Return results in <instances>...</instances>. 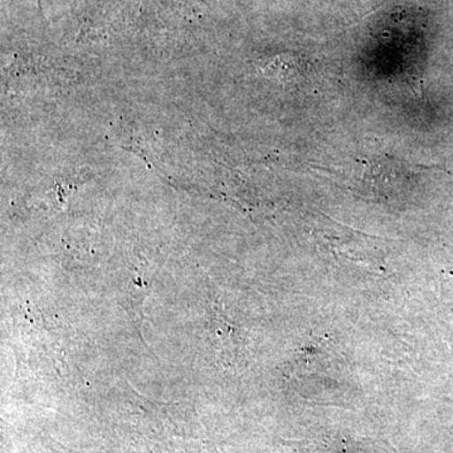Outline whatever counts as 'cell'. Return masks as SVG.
Segmentation results:
<instances>
[{
	"mask_svg": "<svg viewBox=\"0 0 453 453\" xmlns=\"http://www.w3.org/2000/svg\"><path fill=\"white\" fill-rule=\"evenodd\" d=\"M366 2H368L369 4H372V3L377 2V0H366Z\"/></svg>",
	"mask_w": 453,
	"mask_h": 453,
	"instance_id": "1",
	"label": "cell"
}]
</instances>
